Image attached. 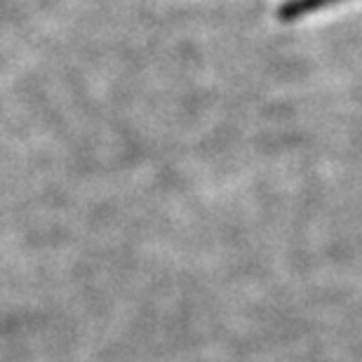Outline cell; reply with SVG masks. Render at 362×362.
Returning <instances> with one entry per match:
<instances>
[{
    "mask_svg": "<svg viewBox=\"0 0 362 362\" xmlns=\"http://www.w3.org/2000/svg\"><path fill=\"white\" fill-rule=\"evenodd\" d=\"M332 3H339V0H287L278 10V17L282 21H294V19L306 17L310 12L322 10V7H327Z\"/></svg>",
    "mask_w": 362,
    "mask_h": 362,
    "instance_id": "6da1fadb",
    "label": "cell"
}]
</instances>
